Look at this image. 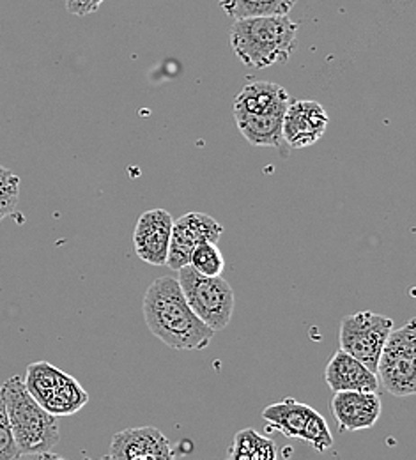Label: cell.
Here are the masks:
<instances>
[{"instance_id": "9", "label": "cell", "mask_w": 416, "mask_h": 460, "mask_svg": "<svg viewBox=\"0 0 416 460\" xmlns=\"http://www.w3.org/2000/svg\"><path fill=\"white\" fill-rule=\"evenodd\" d=\"M224 227L206 213H188L173 224L167 262L173 271L190 264L193 248L200 243H218Z\"/></svg>"}, {"instance_id": "3", "label": "cell", "mask_w": 416, "mask_h": 460, "mask_svg": "<svg viewBox=\"0 0 416 460\" xmlns=\"http://www.w3.org/2000/svg\"><path fill=\"white\" fill-rule=\"evenodd\" d=\"M0 392L20 456L56 457L50 450L59 443L58 416L50 414L36 402L18 376L9 377L0 386Z\"/></svg>"}, {"instance_id": "12", "label": "cell", "mask_w": 416, "mask_h": 460, "mask_svg": "<svg viewBox=\"0 0 416 460\" xmlns=\"http://www.w3.org/2000/svg\"><path fill=\"white\" fill-rule=\"evenodd\" d=\"M111 459L169 460L174 457L169 439L156 427H137L120 430L112 438Z\"/></svg>"}, {"instance_id": "7", "label": "cell", "mask_w": 416, "mask_h": 460, "mask_svg": "<svg viewBox=\"0 0 416 460\" xmlns=\"http://www.w3.org/2000/svg\"><path fill=\"white\" fill-rule=\"evenodd\" d=\"M262 418L284 436L303 439L321 454L333 447V436L326 420L306 403L297 402L295 399L270 403L264 407Z\"/></svg>"}, {"instance_id": "16", "label": "cell", "mask_w": 416, "mask_h": 460, "mask_svg": "<svg viewBox=\"0 0 416 460\" xmlns=\"http://www.w3.org/2000/svg\"><path fill=\"white\" fill-rule=\"evenodd\" d=\"M233 114L236 119L241 135L252 146L279 149L284 144V138H282L284 115L246 114V112H235V111Z\"/></svg>"}, {"instance_id": "5", "label": "cell", "mask_w": 416, "mask_h": 460, "mask_svg": "<svg viewBox=\"0 0 416 460\" xmlns=\"http://www.w3.org/2000/svg\"><path fill=\"white\" fill-rule=\"evenodd\" d=\"M376 376L394 397H413L416 394L415 319L399 330H392L383 345Z\"/></svg>"}, {"instance_id": "22", "label": "cell", "mask_w": 416, "mask_h": 460, "mask_svg": "<svg viewBox=\"0 0 416 460\" xmlns=\"http://www.w3.org/2000/svg\"><path fill=\"white\" fill-rule=\"evenodd\" d=\"M105 0H66V9L75 16H87L96 13Z\"/></svg>"}, {"instance_id": "21", "label": "cell", "mask_w": 416, "mask_h": 460, "mask_svg": "<svg viewBox=\"0 0 416 460\" xmlns=\"http://www.w3.org/2000/svg\"><path fill=\"white\" fill-rule=\"evenodd\" d=\"M20 452L16 448V443L13 439L11 434V427L7 421V412H5V405L2 399V392H0V460H14L20 459Z\"/></svg>"}, {"instance_id": "2", "label": "cell", "mask_w": 416, "mask_h": 460, "mask_svg": "<svg viewBox=\"0 0 416 460\" xmlns=\"http://www.w3.org/2000/svg\"><path fill=\"white\" fill-rule=\"evenodd\" d=\"M297 23L289 14L235 20L231 49L248 67L266 69L288 62L297 49Z\"/></svg>"}, {"instance_id": "15", "label": "cell", "mask_w": 416, "mask_h": 460, "mask_svg": "<svg viewBox=\"0 0 416 460\" xmlns=\"http://www.w3.org/2000/svg\"><path fill=\"white\" fill-rule=\"evenodd\" d=\"M291 103L289 93L273 82H248L235 100L233 111L246 114H286Z\"/></svg>"}, {"instance_id": "10", "label": "cell", "mask_w": 416, "mask_h": 460, "mask_svg": "<svg viewBox=\"0 0 416 460\" xmlns=\"http://www.w3.org/2000/svg\"><path fill=\"white\" fill-rule=\"evenodd\" d=\"M174 218L165 209L146 211L133 230V248L137 255L151 266H165Z\"/></svg>"}, {"instance_id": "4", "label": "cell", "mask_w": 416, "mask_h": 460, "mask_svg": "<svg viewBox=\"0 0 416 460\" xmlns=\"http://www.w3.org/2000/svg\"><path fill=\"white\" fill-rule=\"evenodd\" d=\"M182 296L193 314L215 333L226 330L235 312V292L227 280L220 277H204L190 264L178 270Z\"/></svg>"}, {"instance_id": "17", "label": "cell", "mask_w": 416, "mask_h": 460, "mask_svg": "<svg viewBox=\"0 0 416 460\" xmlns=\"http://www.w3.org/2000/svg\"><path fill=\"white\" fill-rule=\"evenodd\" d=\"M227 456L233 460H275L277 445L253 429H243L235 436Z\"/></svg>"}, {"instance_id": "18", "label": "cell", "mask_w": 416, "mask_h": 460, "mask_svg": "<svg viewBox=\"0 0 416 460\" xmlns=\"http://www.w3.org/2000/svg\"><path fill=\"white\" fill-rule=\"evenodd\" d=\"M297 0H220V7L233 20L289 14Z\"/></svg>"}, {"instance_id": "1", "label": "cell", "mask_w": 416, "mask_h": 460, "mask_svg": "<svg viewBox=\"0 0 416 460\" xmlns=\"http://www.w3.org/2000/svg\"><path fill=\"white\" fill-rule=\"evenodd\" d=\"M142 312L149 332L171 349L202 350L215 337V332L188 306L174 277H162L149 286Z\"/></svg>"}, {"instance_id": "8", "label": "cell", "mask_w": 416, "mask_h": 460, "mask_svg": "<svg viewBox=\"0 0 416 460\" xmlns=\"http://www.w3.org/2000/svg\"><path fill=\"white\" fill-rule=\"evenodd\" d=\"M392 330L394 321L381 314L358 312L348 315L341 323V349L376 372L383 345Z\"/></svg>"}, {"instance_id": "6", "label": "cell", "mask_w": 416, "mask_h": 460, "mask_svg": "<svg viewBox=\"0 0 416 460\" xmlns=\"http://www.w3.org/2000/svg\"><path fill=\"white\" fill-rule=\"evenodd\" d=\"M23 383L36 402L58 418L75 414L89 402V394L82 385L49 361L31 363Z\"/></svg>"}, {"instance_id": "14", "label": "cell", "mask_w": 416, "mask_h": 460, "mask_svg": "<svg viewBox=\"0 0 416 460\" xmlns=\"http://www.w3.org/2000/svg\"><path fill=\"white\" fill-rule=\"evenodd\" d=\"M326 385L333 392H377L379 381L376 372L363 365L355 356L346 350H337L324 370Z\"/></svg>"}, {"instance_id": "19", "label": "cell", "mask_w": 416, "mask_h": 460, "mask_svg": "<svg viewBox=\"0 0 416 460\" xmlns=\"http://www.w3.org/2000/svg\"><path fill=\"white\" fill-rule=\"evenodd\" d=\"M190 266L204 277H220L226 270V259L217 243H200L190 255Z\"/></svg>"}, {"instance_id": "20", "label": "cell", "mask_w": 416, "mask_h": 460, "mask_svg": "<svg viewBox=\"0 0 416 460\" xmlns=\"http://www.w3.org/2000/svg\"><path fill=\"white\" fill-rule=\"evenodd\" d=\"M18 199H20V177L0 165V222L16 209Z\"/></svg>"}, {"instance_id": "13", "label": "cell", "mask_w": 416, "mask_h": 460, "mask_svg": "<svg viewBox=\"0 0 416 460\" xmlns=\"http://www.w3.org/2000/svg\"><path fill=\"white\" fill-rule=\"evenodd\" d=\"M330 409L341 432H357L377 423L383 403L377 392H335Z\"/></svg>"}, {"instance_id": "11", "label": "cell", "mask_w": 416, "mask_h": 460, "mask_svg": "<svg viewBox=\"0 0 416 460\" xmlns=\"http://www.w3.org/2000/svg\"><path fill=\"white\" fill-rule=\"evenodd\" d=\"M328 120L321 103L291 100L282 119V138L291 149L310 147L323 138Z\"/></svg>"}]
</instances>
